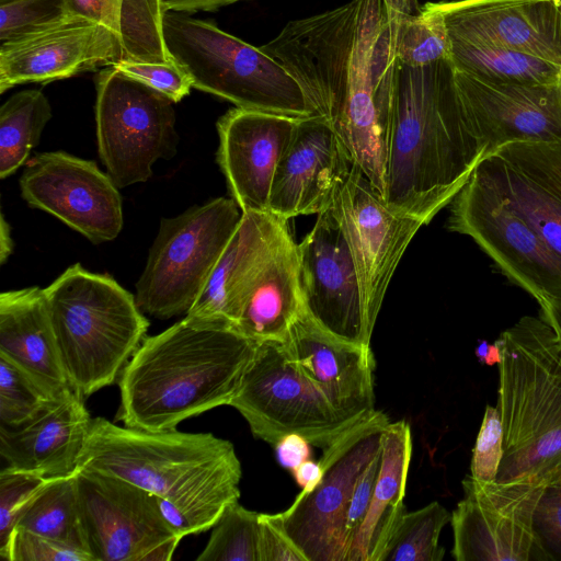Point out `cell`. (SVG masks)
<instances>
[{"mask_svg": "<svg viewBox=\"0 0 561 561\" xmlns=\"http://www.w3.org/2000/svg\"><path fill=\"white\" fill-rule=\"evenodd\" d=\"M23 199L98 244L114 240L123 228L118 187L90 160L65 151L37 153L20 178Z\"/></svg>", "mask_w": 561, "mask_h": 561, "instance_id": "obj_15", "label": "cell"}, {"mask_svg": "<svg viewBox=\"0 0 561 561\" xmlns=\"http://www.w3.org/2000/svg\"><path fill=\"white\" fill-rule=\"evenodd\" d=\"M259 561H307L296 545L266 516L260 514Z\"/></svg>", "mask_w": 561, "mask_h": 561, "instance_id": "obj_45", "label": "cell"}, {"mask_svg": "<svg viewBox=\"0 0 561 561\" xmlns=\"http://www.w3.org/2000/svg\"><path fill=\"white\" fill-rule=\"evenodd\" d=\"M80 523L93 561H169L182 539L158 497L115 476L79 467Z\"/></svg>", "mask_w": 561, "mask_h": 561, "instance_id": "obj_12", "label": "cell"}, {"mask_svg": "<svg viewBox=\"0 0 561 561\" xmlns=\"http://www.w3.org/2000/svg\"><path fill=\"white\" fill-rule=\"evenodd\" d=\"M503 456V425L496 407L488 404L472 450L470 476L481 482L496 480Z\"/></svg>", "mask_w": 561, "mask_h": 561, "instance_id": "obj_44", "label": "cell"}, {"mask_svg": "<svg viewBox=\"0 0 561 561\" xmlns=\"http://www.w3.org/2000/svg\"><path fill=\"white\" fill-rule=\"evenodd\" d=\"M304 309L324 331L370 346L355 264L342 229L329 208L317 215L298 243Z\"/></svg>", "mask_w": 561, "mask_h": 561, "instance_id": "obj_18", "label": "cell"}, {"mask_svg": "<svg viewBox=\"0 0 561 561\" xmlns=\"http://www.w3.org/2000/svg\"><path fill=\"white\" fill-rule=\"evenodd\" d=\"M463 116L450 59L423 67L393 60L385 201L428 224L451 204L483 160Z\"/></svg>", "mask_w": 561, "mask_h": 561, "instance_id": "obj_2", "label": "cell"}, {"mask_svg": "<svg viewBox=\"0 0 561 561\" xmlns=\"http://www.w3.org/2000/svg\"><path fill=\"white\" fill-rule=\"evenodd\" d=\"M330 209L350 248L373 333L392 275L417 230L419 219L391 209L369 179L353 164Z\"/></svg>", "mask_w": 561, "mask_h": 561, "instance_id": "obj_14", "label": "cell"}, {"mask_svg": "<svg viewBox=\"0 0 561 561\" xmlns=\"http://www.w3.org/2000/svg\"><path fill=\"white\" fill-rule=\"evenodd\" d=\"M91 421L84 399L69 388L26 423L0 425V455L8 467L45 479L72 476Z\"/></svg>", "mask_w": 561, "mask_h": 561, "instance_id": "obj_25", "label": "cell"}, {"mask_svg": "<svg viewBox=\"0 0 561 561\" xmlns=\"http://www.w3.org/2000/svg\"><path fill=\"white\" fill-rule=\"evenodd\" d=\"M412 456V436L405 421L389 422L381 438V461L370 503L348 561H382L407 512L403 504Z\"/></svg>", "mask_w": 561, "mask_h": 561, "instance_id": "obj_27", "label": "cell"}, {"mask_svg": "<svg viewBox=\"0 0 561 561\" xmlns=\"http://www.w3.org/2000/svg\"><path fill=\"white\" fill-rule=\"evenodd\" d=\"M122 60L115 32L79 16L0 44V93L23 83H48Z\"/></svg>", "mask_w": 561, "mask_h": 561, "instance_id": "obj_19", "label": "cell"}, {"mask_svg": "<svg viewBox=\"0 0 561 561\" xmlns=\"http://www.w3.org/2000/svg\"><path fill=\"white\" fill-rule=\"evenodd\" d=\"M79 467L156 495L163 517L181 538L213 528L240 497L242 469L234 446L211 433L147 432L95 417Z\"/></svg>", "mask_w": 561, "mask_h": 561, "instance_id": "obj_3", "label": "cell"}, {"mask_svg": "<svg viewBox=\"0 0 561 561\" xmlns=\"http://www.w3.org/2000/svg\"><path fill=\"white\" fill-rule=\"evenodd\" d=\"M242 217L226 197L162 218L136 284L139 309L158 319L187 313Z\"/></svg>", "mask_w": 561, "mask_h": 561, "instance_id": "obj_8", "label": "cell"}, {"mask_svg": "<svg viewBox=\"0 0 561 561\" xmlns=\"http://www.w3.org/2000/svg\"><path fill=\"white\" fill-rule=\"evenodd\" d=\"M304 311L298 244L284 232L237 322L254 342L282 341Z\"/></svg>", "mask_w": 561, "mask_h": 561, "instance_id": "obj_28", "label": "cell"}, {"mask_svg": "<svg viewBox=\"0 0 561 561\" xmlns=\"http://www.w3.org/2000/svg\"><path fill=\"white\" fill-rule=\"evenodd\" d=\"M312 445L301 435L289 434L276 445V455L279 463L293 471L299 465L310 459Z\"/></svg>", "mask_w": 561, "mask_h": 561, "instance_id": "obj_46", "label": "cell"}, {"mask_svg": "<svg viewBox=\"0 0 561 561\" xmlns=\"http://www.w3.org/2000/svg\"><path fill=\"white\" fill-rule=\"evenodd\" d=\"M174 102L111 66L96 76L100 159L118 188L146 182L153 164L176 154Z\"/></svg>", "mask_w": 561, "mask_h": 561, "instance_id": "obj_10", "label": "cell"}, {"mask_svg": "<svg viewBox=\"0 0 561 561\" xmlns=\"http://www.w3.org/2000/svg\"><path fill=\"white\" fill-rule=\"evenodd\" d=\"M451 514L438 502L405 512L383 556L382 561H440L445 549L439 535Z\"/></svg>", "mask_w": 561, "mask_h": 561, "instance_id": "obj_35", "label": "cell"}, {"mask_svg": "<svg viewBox=\"0 0 561 561\" xmlns=\"http://www.w3.org/2000/svg\"><path fill=\"white\" fill-rule=\"evenodd\" d=\"M288 220L268 213H242L205 288L185 318L201 327L233 328ZM237 330V329H236Z\"/></svg>", "mask_w": 561, "mask_h": 561, "instance_id": "obj_23", "label": "cell"}, {"mask_svg": "<svg viewBox=\"0 0 561 561\" xmlns=\"http://www.w3.org/2000/svg\"><path fill=\"white\" fill-rule=\"evenodd\" d=\"M529 561H561V482L545 485L538 499Z\"/></svg>", "mask_w": 561, "mask_h": 561, "instance_id": "obj_40", "label": "cell"}, {"mask_svg": "<svg viewBox=\"0 0 561 561\" xmlns=\"http://www.w3.org/2000/svg\"><path fill=\"white\" fill-rule=\"evenodd\" d=\"M72 15L83 16L108 26V0H68Z\"/></svg>", "mask_w": 561, "mask_h": 561, "instance_id": "obj_47", "label": "cell"}, {"mask_svg": "<svg viewBox=\"0 0 561 561\" xmlns=\"http://www.w3.org/2000/svg\"><path fill=\"white\" fill-rule=\"evenodd\" d=\"M296 482L305 491L312 490L320 481L323 469L320 461L316 462L311 459L306 460L293 471Z\"/></svg>", "mask_w": 561, "mask_h": 561, "instance_id": "obj_49", "label": "cell"}, {"mask_svg": "<svg viewBox=\"0 0 561 561\" xmlns=\"http://www.w3.org/2000/svg\"><path fill=\"white\" fill-rule=\"evenodd\" d=\"M476 356L480 363L492 366L500 364L502 359V350L497 341L493 344L482 341L476 348Z\"/></svg>", "mask_w": 561, "mask_h": 561, "instance_id": "obj_50", "label": "cell"}, {"mask_svg": "<svg viewBox=\"0 0 561 561\" xmlns=\"http://www.w3.org/2000/svg\"><path fill=\"white\" fill-rule=\"evenodd\" d=\"M436 3L450 37L505 46L561 66V0Z\"/></svg>", "mask_w": 561, "mask_h": 561, "instance_id": "obj_24", "label": "cell"}, {"mask_svg": "<svg viewBox=\"0 0 561 561\" xmlns=\"http://www.w3.org/2000/svg\"><path fill=\"white\" fill-rule=\"evenodd\" d=\"M13 250V240L11 238V228L7 222L4 215L1 214L0 220V263L3 264Z\"/></svg>", "mask_w": 561, "mask_h": 561, "instance_id": "obj_52", "label": "cell"}, {"mask_svg": "<svg viewBox=\"0 0 561 561\" xmlns=\"http://www.w3.org/2000/svg\"><path fill=\"white\" fill-rule=\"evenodd\" d=\"M450 205V231L471 238L539 306L561 300V259L491 187L472 173Z\"/></svg>", "mask_w": 561, "mask_h": 561, "instance_id": "obj_13", "label": "cell"}, {"mask_svg": "<svg viewBox=\"0 0 561 561\" xmlns=\"http://www.w3.org/2000/svg\"><path fill=\"white\" fill-rule=\"evenodd\" d=\"M0 355L28 373L57 397L70 388L44 289L27 287L1 293Z\"/></svg>", "mask_w": 561, "mask_h": 561, "instance_id": "obj_26", "label": "cell"}, {"mask_svg": "<svg viewBox=\"0 0 561 561\" xmlns=\"http://www.w3.org/2000/svg\"><path fill=\"white\" fill-rule=\"evenodd\" d=\"M495 154L561 201V142L515 141Z\"/></svg>", "mask_w": 561, "mask_h": 561, "instance_id": "obj_38", "label": "cell"}, {"mask_svg": "<svg viewBox=\"0 0 561 561\" xmlns=\"http://www.w3.org/2000/svg\"><path fill=\"white\" fill-rule=\"evenodd\" d=\"M47 479L10 467L0 472V550L15 527L18 517L34 493Z\"/></svg>", "mask_w": 561, "mask_h": 561, "instance_id": "obj_42", "label": "cell"}, {"mask_svg": "<svg viewBox=\"0 0 561 561\" xmlns=\"http://www.w3.org/2000/svg\"><path fill=\"white\" fill-rule=\"evenodd\" d=\"M388 416L375 410L346 428L319 460L323 474L284 512L266 514L307 561H346V517L357 483L381 451Z\"/></svg>", "mask_w": 561, "mask_h": 561, "instance_id": "obj_9", "label": "cell"}, {"mask_svg": "<svg viewBox=\"0 0 561 561\" xmlns=\"http://www.w3.org/2000/svg\"><path fill=\"white\" fill-rule=\"evenodd\" d=\"M473 174L500 195L561 259V201L495 154Z\"/></svg>", "mask_w": 561, "mask_h": 561, "instance_id": "obj_29", "label": "cell"}, {"mask_svg": "<svg viewBox=\"0 0 561 561\" xmlns=\"http://www.w3.org/2000/svg\"><path fill=\"white\" fill-rule=\"evenodd\" d=\"M53 116L51 106L39 90L14 93L0 107V178L13 174L28 160Z\"/></svg>", "mask_w": 561, "mask_h": 561, "instance_id": "obj_32", "label": "cell"}, {"mask_svg": "<svg viewBox=\"0 0 561 561\" xmlns=\"http://www.w3.org/2000/svg\"><path fill=\"white\" fill-rule=\"evenodd\" d=\"M260 514L239 501L228 505L196 558L197 561H259Z\"/></svg>", "mask_w": 561, "mask_h": 561, "instance_id": "obj_36", "label": "cell"}, {"mask_svg": "<svg viewBox=\"0 0 561 561\" xmlns=\"http://www.w3.org/2000/svg\"><path fill=\"white\" fill-rule=\"evenodd\" d=\"M44 295L70 388L85 399L119 379L149 327L135 296L79 263Z\"/></svg>", "mask_w": 561, "mask_h": 561, "instance_id": "obj_6", "label": "cell"}, {"mask_svg": "<svg viewBox=\"0 0 561 561\" xmlns=\"http://www.w3.org/2000/svg\"><path fill=\"white\" fill-rule=\"evenodd\" d=\"M454 81L484 158L515 141L561 142V84L504 82L456 67Z\"/></svg>", "mask_w": 561, "mask_h": 561, "instance_id": "obj_16", "label": "cell"}, {"mask_svg": "<svg viewBox=\"0 0 561 561\" xmlns=\"http://www.w3.org/2000/svg\"><path fill=\"white\" fill-rule=\"evenodd\" d=\"M14 1H16V0H0V5L8 4V3H11Z\"/></svg>", "mask_w": 561, "mask_h": 561, "instance_id": "obj_53", "label": "cell"}, {"mask_svg": "<svg viewBox=\"0 0 561 561\" xmlns=\"http://www.w3.org/2000/svg\"><path fill=\"white\" fill-rule=\"evenodd\" d=\"M298 118L231 108L217 122V162L242 213H268L276 167Z\"/></svg>", "mask_w": 561, "mask_h": 561, "instance_id": "obj_21", "label": "cell"}, {"mask_svg": "<svg viewBox=\"0 0 561 561\" xmlns=\"http://www.w3.org/2000/svg\"><path fill=\"white\" fill-rule=\"evenodd\" d=\"M450 37V36H449ZM454 67L504 82L560 85L561 66L501 45L450 37Z\"/></svg>", "mask_w": 561, "mask_h": 561, "instance_id": "obj_30", "label": "cell"}, {"mask_svg": "<svg viewBox=\"0 0 561 561\" xmlns=\"http://www.w3.org/2000/svg\"><path fill=\"white\" fill-rule=\"evenodd\" d=\"M240 0H160L163 12L213 11Z\"/></svg>", "mask_w": 561, "mask_h": 561, "instance_id": "obj_48", "label": "cell"}, {"mask_svg": "<svg viewBox=\"0 0 561 561\" xmlns=\"http://www.w3.org/2000/svg\"><path fill=\"white\" fill-rule=\"evenodd\" d=\"M257 342L233 328L201 327L185 317L146 337L119 379L116 420L147 432L230 405Z\"/></svg>", "mask_w": 561, "mask_h": 561, "instance_id": "obj_4", "label": "cell"}, {"mask_svg": "<svg viewBox=\"0 0 561 561\" xmlns=\"http://www.w3.org/2000/svg\"><path fill=\"white\" fill-rule=\"evenodd\" d=\"M539 313L548 321L561 344V300L540 305Z\"/></svg>", "mask_w": 561, "mask_h": 561, "instance_id": "obj_51", "label": "cell"}, {"mask_svg": "<svg viewBox=\"0 0 561 561\" xmlns=\"http://www.w3.org/2000/svg\"><path fill=\"white\" fill-rule=\"evenodd\" d=\"M163 37L193 88L244 110L296 118L316 115L298 82L277 60L214 23L168 11Z\"/></svg>", "mask_w": 561, "mask_h": 561, "instance_id": "obj_7", "label": "cell"}, {"mask_svg": "<svg viewBox=\"0 0 561 561\" xmlns=\"http://www.w3.org/2000/svg\"><path fill=\"white\" fill-rule=\"evenodd\" d=\"M15 527L87 551L75 474L47 479L21 511Z\"/></svg>", "mask_w": 561, "mask_h": 561, "instance_id": "obj_31", "label": "cell"}, {"mask_svg": "<svg viewBox=\"0 0 561 561\" xmlns=\"http://www.w3.org/2000/svg\"><path fill=\"white\" fill-rule=\"evenodd\" d=\"M261 49L293 76L353 164L385 196L394 60L385 1L350 0L289 21Z\"/></svg>", "mask_w": 561, "mask_h": 561, "instance_id": "obj_1", "label": "cell"}, {"mask_svg": "<svg viewBox=\"0 0 561 561\" xmlns=\"http://www.w3.org/2000/svg\"><path fill=\"white\" fill-rule=\"evenodd\" d=\"M496 408L503 456L496 482H561V344L539 313L524 316L496 340Z\"/></svg>", "mask_w": 561, "mask_h": 561, "instance_id": "obj_5", "label": "cell"}, {"mask_svg": "<svg viewBox=\"0 0 561 561\" xmlns=\"http://www.w3.org/2000/svg\"><path fill=\"white\" fill-rule=\"evenodd\" d=\"M396 60L423 67L451 60V44L444 14L436 2H428L416 14H403L390 23Z\"/></svg>", "mask_w": 561, "mask_h": 561, "instance_id": "obj_34", "label": "cell"}, {"mask_svg": "<svg viewBox=\"0 0 561 561\" xmlns=\"http://www.w3.org/2000/svg\"><path fill=\"white\" fill-rule=\"evenodd\" d=\"M60 397L0 355V425L18 427Z\"/></svg>", "mask_w": 561, "mask_h": 561, "instance_id": "obj_37", "label": "cell"}, {"mask_svg": "<svg viewBox=\"0 0 561 561\" xmlns=\"http://www.w3.org/2000/svg\"><path fill=\"white\" fill-rule=\"evenodd\" d=\"M230 405L245 419L254 437L273 446L298 434L323 450L355 424L332 408L278 340L257 343Z\"/></svg>", "mask_w": 561, "mask_h": 561, "instance_id": "obj_11", "label": "cell"}, {"mask_svg": "<svg viewBox=\"0 0 561 561\" xmlns=\"http://www.w3.org/2000/svg\"><path fill=\"white\" fill-rule=\"evenodd\" d=\"M160 0H108V27L121 44L122 60L174 61L163 37Z\"/></svg>", "mask_w": 561, "mask_h": 561, "instance_id": "obj_33", "label": "cell"}, {"mask_svg": "<svg viewBox=\"0 0 561 561\" xmlns=\"http://www.w3.org/2000/svg\"><path fill=\"white\" fill-rule=\"evenodd\" d=\"M353 162L320 115L298 118L273 178L268 211L288 220L328 210Z\"/></svg>", "mask_w": 561, "mask_h": 561, "instance_id": "obj_20", "label": "cell"}, {"mask_svg": "<svg viewBox=\"0 0 561 561\" xmlns=\"http://www.w3.org/2000/svg\"><path fill=\"white\" fill-rule=\"evenodd\" d=\"M290 359L347 422L375 411V357L370 346L340 340L304 311L282 340Z\"/></svg>", "mask_w": 561, "mask_h": 561, "instance_id": "obj_22", "label": "cell"}, {"mask_svg": "<svg viewBox=\"0 0 561 561\" xmlns=\"http://www.w3.org/2000/svg\"><path fill=\"white\" fill-rule=\"evenodd\" d=\"M463 499L451 513L457 561H529L533 515L545 486L481 482L467 476Z\"/></svg>", "mask_w": 561, "mask_h": 561, "instance_id": "obj_17", "label": "cell"}, {"mask_svg": "<svg viewBox=\"0 0 561 561\" xmlns=\"http://www.w3.org/2000/svg\"><path fill=\"white\" fill-rule=\"evenodd\" d=\"M70 15L68 0H16L0 5V44L45 30Z\"/></svg>", "mask_w": 561, "mask_h": 561, "instance_id": "obj_39", "label": "cell"}, {"mask_svg": "<svg viewBox=\"0 0 561 561\" xmlns=\"http://www.w3.org/2000/svg\"><path fill=\"white\" fill-rule=\"evenodd\" d=\"M113 67L156 91L174 103L190 93L193 82L188 73L178 62H145L119 60Z\"/></svg>", "mask_w": 561, "mask_h": 561, "instance_id": "obj_43", "label": "cell"}, {"mask_svg": "<svg viewBox=\"0 0 561 561\" xmlns=\"http://www.w3.org/2000/svg\"><path fill=\"white\" fill-rule=\"evenodd\" d=\"M0 556L8 561H93L84 550L20 527H14Z\"/></svg>", "mask_w": 561, "mask_h": 561, "instance_id": "obj_41", "label": "cell"}]
</instances>
